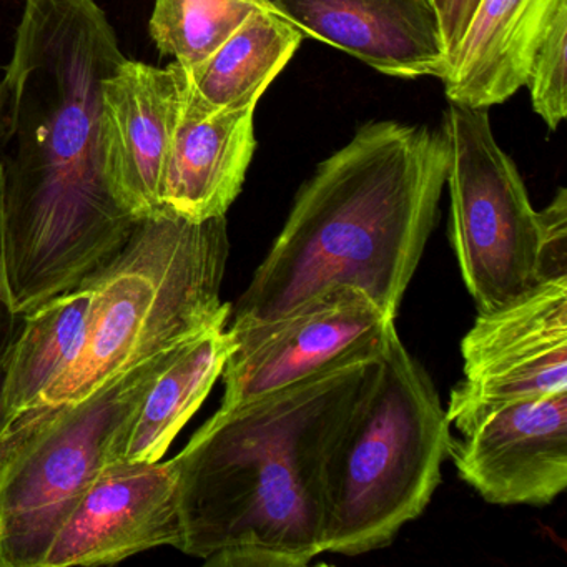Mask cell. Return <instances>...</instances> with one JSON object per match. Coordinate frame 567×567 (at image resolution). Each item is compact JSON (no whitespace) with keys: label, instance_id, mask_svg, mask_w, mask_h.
I'll use <instances>...</instances> for the list:
<instances>
[{"label":"cell","instance_id":"1","mask_svg":"<svg viewBox=\"0 0 567 567\" xmlns=\"http://www.w3.org/2000/svg\"><path fill=\"white\" fill-rule=\"evenodd\" d=\"M95 0H25L0 79L9 300L29 315L107 267L138 221L102 172V84L125 61Z\"/></svg>","mask_w":567,"mask_h":567},{"label":"cell","instance_id":"2","mask_svg":"<svg viewBox=\"0 0 567 567\" xmlns=\"http://www.w3.org/2000/svg\"><path fill=\"white\" fill-rule=\"evenodd\" d=\"M388 340L220 406L195 431L177 454L182 553L217 567H303L324 554V460Z\"/></svg>","mask_w":567,"mask_h":567},{"label":"cell","instance_id":"3","mask_svg":"<svg viewBox=\"0 0 567 567\" xmlns=\"http://www.w3.org/2000/svg\"><path fill=\"white\" fill-rule=\"evenodd\" d=\"M441 127L371 122L318 165L230 311V330L270 323L334 288L396 318L446 187Z\"/></svg>","mask_w":567,"mask_h":567},{"label":"cell","instance_id":"4","mask_svg":"<svg viewBox=\"0 0 567 567\" xmlns=\"http://www.w3.org/2000/svg\"><path fill=\"white\" fill-rule=\"evenodd\" d=\"M228 254L225 217L192 221L165 210L138 221L117 257L91 278L78 347L31 408L82 400L207 328L228 323L231 307L220 297Z\"/></svg>","mask_w":567,"mask_h":567},{"label":"cell","instance_id":"5","mask_svg":"<svg viewBox=\"0 0 567 567\" xmlns=\"http://www.w3.org/2000/svg\"><path fill=\"white\" fill-rule=\"evenodd\" d=\"M451 441L433 380L394 330L324 460V554L390 546L430 504Z\"/></svg>","mask_w":567,"mask_h":567},{"label":"cell","instance_id":"6","mask_svg":"<svg viewBox=\"0 0 567 567\" xmlns=\"http://www.w3.org/2000/svg\"><path fill=\"white\" fill-rule=\"evenodd\" d=\"M182 344L82 400L29 408L0 433V567H41L89 487L121 463L142 401Z\"/></svg>","mask_w":567,"mask_h":567},{"label":"cell","instance_id":"7","mask_svg":"<svg viewBox=\"0 0 567 567\" xmlns=\"http://www.w3.org/2000/svg\"><path fill=\"white\" fill-rule=\"evenodd\" d=\"M451 241L477 311L496 310L544 281L567 278V192L534 210L513 158L497 144L489 111L447 104Z\"/></svg>","mask_w":567,"mask_h":567},{"label":"cell","instance_id":"8","mask_svg":"<svg viewBox=\"0 0 567 567\" xmlns=\"http://www.w3.org/2000/svg\"><path fill=\"white\" fill-rule=\"evenodd\" d=\"M450 423L467 434L501 408L567 391V278L477 315L461 341Z\"/></svg>","mask_w":567,"mask_h":567},{"label":"cell","instance_id":"9","mask_svg":"<svg viewBox=\"0 0 567 567\" xmlns=\"http://www.w3.org/2000/svg\"><path fill=\"white\" fill-rule=\"evenodd\" d=\"M394 320L360 290L334 288L270 323L228 328L235 348L221 371L220 406L290 386L378 347L396 330Z\"/></svg>","mask_w":567,"mask_h":567},{"label":"cell","instance_id":"10","mask_svg":"<svg viewBox=\"0 0 567 567\" xmlns=\"http://www.w3.org/2000/svg\"><path fill=\"white\" fill-rule=\"evenodd\" d=\"M181 464L112 463L52 539L41 567L104 566L181 547Z\"/></svg>","mask_w":567,"mask_h":567},{"label":"cell","instance_id":"11","mask_svg":"<svg viewBox=\"0 0 567 567\" xmlns=\"http://www.w3.org/2000/svg\"><path fill=\"white\" fill-rule=\"evenodd\" d=\"M187 72L125 59L102 84V172L117 204L141 221L167 210L162 202L172 138Z\"/></svg>","mask_w":567,"mask_h":567},{"label":"cell","instance_id":"12","mask_svg":"<svg viewBox=\"0 0 567 567\" xmlns=\"http://www.w3.org/2000/svg\"><path fill=\"white\" fill-rule=\"evenodd\" d=\"M450 457L464 483L499 506H547L567 487V391L501 408Z\"/></svg>","mask_w":567,"mask_h":567},{"label":"cell","instance_id":"13","mask_svg":"<svg viewBox=\"0 0 567 567\" xmlns=\"http://www.w3.org/2000/svg\"><path fill=\"white\" fill-rule=\"evenodd\" d=\"M303 38L390 78L443 79L447 55L430 0H257Z\"/></svg>","mask_w":567,"mask_h":567},{"label":"cell","instance_id":"14","mask_svg":"<svg viewBox=\"0 0 567 567\" xmlns=\"http://www.w3.org/2000/svg\"><path fill=\"white\" fill-rule=\"evenodd\" d=\"M567 0H480L447 74V102L471 109L504 104L526 85L540 39Z\"/></svg>","mask_w":567,"mask_h":567},{"label":"cell","instance_id":"15","mask_svg":"<svg viewBox=\"0 0 567 567\" xmlns=\"http://www.w3.org/2000/svg\"><path fill=\"white\" fill-rule=\"evenodd\" d=\"M254 114L248 109L198 117L182 109L162 187L167 210L192 221L227 215L257 148Z\"/></svg>","mask_w":567,"mask_h":567},{"label":"cell","instance_id":"16","mask_svg":"<svg viewBox=\"0 0 567 567\" xmlns=\"http://www.w3.org/2000/svg\"><path fill=\"white\" fill-rule=\"evenodd\" d=\"M301 41L303 35L293 25L258 8L207 61L185 71L187 85L182 109L198 117L255 111Z\"/></svg>","mask_w":567,"mask_h":567},{"label":"cell","instance_id":"17","mask_svg":"<svg viewBox=\"0 0 567 567\" xmlns=\"http://www.w3.org/2000/svg\"><path fill=\"white\" fill-rule=\"evenodd\" d=\"M227 321L185 341L155 378L122 444L124 463H157L210 393L235 348Z\"/></svg>","mask_w":567,"mask_h":567},{"label":"cell","instance_id":"18","mask_svg":"<svg viewBox=\"0 0 567 567\" xmlns=\"http://www.w3.org/2000/svg\"><path fill=\"white\" fill-rule=\"evenodd\" d=\"M91 280L25 315L0 393V433L52 383L71 360L91 307Z\"/></svg>","mask_w":567,"mask_h":567},{"label":"cell","instance_id":"19","mask_svg":"<svg viewBox=\"0 0 567 567\" xmlns=\"http://www.w3.org/2000/svg\"><path fill=\"white\" fill-rule=\"evenodd\" d=\"M260 8L257 0H155L148 22L164 58L185 71L207 61Z\"/></svg>","mask_w":567,"mask_h":567},{"label":"cell","instance_id":"20","mask_svg":"<svg viewBox=\"0 0 567 567\" xmlns=\"http://www.w3.org/2000/svg\"><path fill=\"white\" fill-rule=\"evenodd\" d=\"M526 87L534 112L556 132L567 117V4L554 16L534 52Z\"/></svg>","mask_w":567,"mask_h":567},{"label":"cell","instance_id":"21","mask_svg":"<svg viewBox=\"0 0 567 567\" xmlns=\"http://www.w3.org/2000/svg\"><path fill=\"white\" fill-rule=\"evenodd\" d=\"M24 315L18 313L9 300L4 270V204H2V172H0V393L4 384L6 368L16 340L24 327Z\"/></svg>","mask_w":567,"mask_h":567},{"label":"cell","instance_id":"22","mask_svg":"<svg viewBox=\"0 0 567 567\" xmlns=\"http://www.w3.org/2000/svg\"><path fill=\"white\" fill-rule=\"evenodd\" d=\"M480 0H444L443 14L440 18L441 39L447 55V71L453 64L457 48L470 28ZM447 74V72H446Z\"/></svg>","mask_w":567,"mask_h":567},{"label":"cell","instance_id":"23","mask_svg":"<svg viewBox=\"0 0 567 567\" xmlns=\"http://www.w3.org/2000/svg\"><path fill=\"white\" fill-rule=\"evenodd\" d=\"M433 4L434 11H436L437 21H440L441 14H443L444 0H430Z\"/></svg>","mask_w":567,"mask_h":567}]
</instances>
